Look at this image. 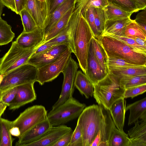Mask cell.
Returning a JSON list of instances; mask_svg holds the SVG:
<instances>
[{
  "label": "cell",
  "instance_id": "74e56055",
  "mask_svg": "<svg viewBox=\"0 0 146 146\" xmlns=\"http://www.w3.org/2000/svg\"><path fill=\"white\" fill-rule=\"evenodd\" d=\"M123 10L135 13L140 10L133 0H108Z\"/></svg>",
  "mask_w": 146,
  "mask_h": 146
},
{
  "label": "cell",
  "instance_id": "e575fe53",
  "mask_svg": "<svg viewBox=\"0 0 146 146\" xmlns=\"http://www.w3.org/2000/svg\"><path fill=\"white\" fill-rule=\"evenodd\" d=\"M19 15L21 18L23 27V32H31L38 27L32 17L25 9L22 10Z\"/></svg>",
  "mask_w": 146,
  "mask_h": 146
},
{
  "label": "cell",
  "instance_id": "ac0fdd59",
  "mask_svg": "<svg viewBox=\"0 0 146 146\" xmlns=\"http://www.w3.org/2000/svg\"><path fill=\"white\" fill-rule=\"evenodd\" d=\"M44 29L38 27L31 32H23L15 41L22 48H31L43 44L44 42Z\"/></svg>",
  "mask_w": 146,
  "mask_h": 146
},
{
  "label": "cell",
  "instance_id": "f546056e",
  "mask_svg": "<svg viewBox=\"0 0 146 146\" xmlns=\"http://www.w3.org/2000/svg\"><path fill=\"white\" fill-rule=\"evenodd\" d=\"M91 41L96 56L102 67L108 73V56L104 49L98 39L94 36L92 38Z\"/></svg>",
  "mask_w": 146,
  "mask_h": 146
},
{
  "label": "cell",
  "instance_id": "e0dca14e",
  "mask_svg": "<svg viewBox=\"0 0 146 146\" xmlns=\"http://www.w3.org/2000/svg\"><path fill=\"white\" fill-rule=\"evenodd\" d=\"M52 127L47 119L39 123L19 138L17 146H25L39 139Z\"/></svg>",
  "mask_w": 146,
  "mask_h": 146
},
{
  "label": "cell",
  "instance_id": "db71d44e",
  "mask_svg": "<svg viewBox=\"0 0 146 146\" xmlns=\"http://www.w3.org/2000/svg\"><path fill=\"white\" fill-rule=\"evenodd\" d=\"M131 38L134 40L143 49L146 50V40L136 37H133Z\"/></svg>",
  "mask_w": 146,
  "mask_h": 146
},
{
  "label": "cell",
  "instance_id": "8992f818",
  "mask_svg": "<svg viewBox=\"0 0 146 146\" xmlns=\"http://www.w3.org/2000/svg\"><path fill=\"white\" fill-rule=\"evenodd\" d=\"M38 68L27 63L4 74L0 84V91H5L21 84L36 82Z\"/></svg>",
  "mask_w": 146,
  "mask_h": 146
},
{
  "label": "cell",
  "instance_id": "ab89813d",
  "mask_svg": "<svg viewBox=\"0 0 146 146\" xmlns=\"http://www.w3.org/2000/svg\"><path fill=\"white\" fill-rule=\"evenodd\" d=\"M109 35L116 38L130 46L137 51L146 54V50L143 49L134 39L125 36H119L111 34H102Z\"/></svg>",
  "mask_w": 146,
  "mask_h": 146
},
{
  "label": "cell",
  "instance_id": "f5cc1de1",
  "mask_svg": "<svg viewBox=\"0 0 146 146\" xmlns=\"http://www.w3.org/2000/svg\"><path fill=\"white\" fill-rule=\"evenodd\" d=\"M141 10L146 8V0H133Z\"/></svg>",
  "mask_w": 146,
  "mask_h": 146
},
{
  "label": "cell",
  "instance_id": "3957f363",
  "mask_svg": "<svg viewBox=\"0 0 146 146\" xmlns=\"http://www.w3.org/2000/svg\"><path fill=\"white\" fill-rule=\"evenodd\" d=\"M102 121L101 111L99 105L94 104L84 109L77 122L82 131L83 146H91L100 131Z\"/></svg>",
  "mask_w": 146,
  "mask_h": 146
},
{
  "label": "cell",
  "instance_id": "7bdbcfd3",
  "mask_svg": "<svg viewBox=\"0 0 146 146\" xmlns=\"http://www.w3.org/2000/svg\"><path fill=\"white\" fill-rule=\"evenodd\" d=\"M69 146H83L82 135L81 129L78 124L73 131Z\"/></svg>",
  "mask_w": 146,
  "mask_h": 146
},
{
  "label": "cell",
  "instance_id": "ee69618b",
  "mask_svg": "<svg viewBox=\"0 0 146 146\" xmlns=\"http://www.w3.org/2000/svg\"><path fill=\"white\" fill-rule=\"evenodd\" d=\"M18 86L8 90L2 96L1 101L9 106L11 102L15 98L17 94Z\"/></svg>",
  "mask_w": 146,
  "mask_h": 146
},
{
  "label": "cell",
  "instance_id": "4fadbf2b",
  "mask_svg": "<svg viewBox=\"0 0 146 146\" xmlns=\"http://www.w3.org/2000/svg\"><path fill=\"white\" fill-rule=\"evenodd\" d=\"M107 73L96 56L90 41L87 57V69L84 74L94 85L104 78Z\"/></svg>",
  "mask_w": 146,
  "mask_h": 146
},
{
  "label": "cell",
  "instance_id": "f35d334b",
  "mask_svg": "<svg viewBox=\"0 0 146 146\" xmlns=\"http://www.w3.org/2000/svg\"><path fill=\"white\" fill-rule=\"evenodd\" d=\"M88 23L94 36L97 38L99 36L95 24L94 8L90 7L81 13Z\"/></svg>",
  "mask_w": 146,
  "mask_h": 146
},
{
  "label": "cell",
  "instance_id": "5b68a950",
  "mask_svg": "<svg viewBox=\"0 0 146 146\" xmlns=\"http://www.w3.org/2000/svg\"><path fill=\"white\" fill-rule=\"evenodd\" d=\"M86 106L72 97L47 113V119L52 126L64 125L78 117Z\"/></svg>",
  "mask_w": 146,
  "mask_h": 146
},
{
  "label": "cell",
  "instance_id": "f6af8a7d",
  "mask_svg": "<svg viewBox=\"0 0 146 146\" xmlns=\"http://www.w3.org/2000/svg\"><path fill=\"white\" fill-rule=\"evenodd\" d=\"M73 132L72 129L61 137L53 146H69Z\"/></svg>",
  "mask_w": 146,
  "mask_h": 146
},
{
  "label": "cell",
  "instance_id": "7a4b0ae2",
  "mask_svg": "<svg viewBox=\"0 0 146 146\" xmlns=\"http://www.w3.org/2000/svg\"><path fill=\"white\" fill-rule=\"evenodd\" d=\"M108 56L119 58L134 64L146 66V54L139 52L118 39L102 35L96 38Z\"/></svg>",
  "mask_w": 146,
  "mask_h": 146
},
{
  "label": "cell",
  "instance_id": "680465c9",
  "mask_svg": "<svg viewBox=\"0 0 146 146\" xmlns=\"http://www.w3.org/2000/svg\"><path fill=\"white\" fill-rule=\"evenodd\" d=\"M137 24L141 28V29L143 30L144 32L146 34V24L144 23H140V22H137Z\"/></svg>",
  "mask_w": 146,
  "mask_h": 146
},
{
  "label": "cell",
  "instance_id": "ffe728a7",
  "mask_svg": "<svg viewBox=\"0 0 146 146\" xmlns=\"http://www.w3.org/2000/svg\"><path fill=\"white\" fill-rule=\"evenodd\" d=\"M126 101L122 98L117 100L111 107L109 111L116 127L119 131L124 132V126L126 112Z\"/></svg>",
  "mask_w": 146,
  "mask_h": 146
},
{
  "label": "cell",
  "instance_id": "6da1fadb",
  "mask_svg": "<svg viewBox=\"0 0 146 146\" xmlns=\"http://www.w3.org/2000/svg\"><path fill=\"white\" fill-rule=\"evenodd\" d=\"M94 88L93 96L96 102L109 110L114 102L124 98L125 89L121 84L119 77L109 72L94 85Z\"/></svg>",
  "mask_w": 146,
  "mask_h": 146
},
{
  "label": "cell",
  "instance_id": "c3c4849f",
  "mask_svg": "<svg viewBox=\"0 0 146 146\" xmlns=\"http://www.w3.org/2000/svg\"><path fill=\"white\" fill-rule=\"evenodd\" d=\"M16 8V13L20 14L21 11L25 8L27 0H14Z\"/></svg>",
  "mask_w": 146,
  "mask_h": 146
},
{
  "label": "cell",
  "instance_id": "d6a6232c",
  "mask_svg": "<svg viewBox=\"0 0 146 146\" xmlns=\"http://www.w3.org/2000/svg\"><path fill=\"white\" fill-rule=\"evenodd\" d=\"M11 28L6 21L0 18V46L9 43L14 38L15 34Z\"/></svg>",
  "mask_w": 146,
  "mask_h": 146
},
{
  "label": "cell",
  "instance_id": "cb8c5ba5",
  "mask_svg": "<svg viewBox=\"0 0 146 146\" xmlns=\"http://www.w3.org/2000/svg\"><path fill=\"white\" fill-rule=\"evenodd\" d=\"M127 110L130 111L128 125L134 123L139 119L146 120V97L126 106V111Z\"/></svg>",
  "mask_w": 146,
  "mask_h": 146
},
{
  "label": "cell",
  "instance_id": "7c38bea8",
  "mask_svg": "<svg viewBox=\"0 0 146 146\" xmlns=\"http://www.w3.org/2000/svg\"><path fill=\"white\" fill-rule=\"evenodd\" d=\"M34 83L29 82L18 86L16 96L9 106V110H15L36 99Z\"/></svg>",
  "mask_w": 146,
  "mask_h": 146
},
{
  "label": "cell",
  "instance_id": "e7e4bbea",
  "mask_svg": "<svg viewBox=\"0 0 146 146\" xmlns=\"http://www.w3.org/2000/svg\"><path fill=\"white\" fill-rule=\"evenodd\" d=\"M0 51H1V50H0Z\"/></svg>",
  "mask_w": 146,
  "mask_h": 146
},
{
  "label": "cell",
  "instance_id": "9c48e42d",
  "mask_svg": "<svg viewBox=\"0 0 146 146\" xmlns=\"http://www.w3.org/2000/svg\"><path fill=\"white\" fill-rule=\"evenodd\" d=\"M72 53L68 48L54 61L38 68L36 82L42 85L56 78L64 70Z\"/></svg>",
  "mask_w": 146,
  "mask_h": 146
},
{
  "label": "cell",
  "instance_id": "9f6ffc18",
  "mask_svg": "<svg viewBox=\"0 0 146 146\" xmlns=\"http://www.w3.org/2000/svg\"><path fill=\"white\" fill-rule=\"evenodd\" d=\"M100 133L99 131L92 142L91 145V146H99L100 143Z\"/></svg>",
  "mask_w": 146,
  "mask_h": 146
},
{
  "label": "cell",
  "instance_id": "8d00e7d4",
  "mask_svg": "<svg viewBox=\"0 0 146 146\" xmlns=\"http://www.w3.org/2000/svg\"><path fill=\"white\" fill-rule=\"evenodd\" d=\"M107 65L108 71L111 69L115 68L141 66L134 64L132 62L124 59L110 56H108Z\"/></svg>",
  "mask_w": 146,
  "mask_h": 146
},
{
  "label": "cell",
  "instance_id": "681fc988",
  "mask_svg": "<svg viewBox=\"0 0 146 146\" xmlns=\"http://www.w3.org/2000/svg\"><path fill=\"white\" fill-rule=\"evenodd\" d=\"M137 22H140L146 24V9L139 13L137 15L134 20Z\"/></svg>",
  "mask_w": 146,
  "mask_h": 146
},
{
  "label": "cell",
  "instance_id": "ba28073f",
  "mask_svg": "<svg viewBox=\"0 0 146 146\" xmlns=\"http://www.w3.org/2000/svg\"><path fill=\"white\" fill-rule=\"evenodd\" d=\"M47 115L44 106H33L26 109L15 120L11 121V127H18L20 133L19 138L35 126L46 119Z\"/></svg>",
  "mask_w": 146,
  "mask_h": 146
},
{
  "label": "cell",
  "instance_id": "be15d7a7",
  "mask_svg": "<svg viewBox=\"0 0 146 146\" xmlns=\"http://www.w3.org/2000/svg\"><path fill=\"white\" fill-rule=\"evenodd\" d=\"M39 0V1H41V2H44V1H46V0Z\"/></svg>",
  "mask_w": 146,
  "mask_h": 146
},
{
  "label": "cell",
  "instance_id": "1f68e13d",
  "mask_svg": "<svg viewBox=\"0 0 146 146\" xmlns=\"http://www.w3.org/2000/svg\"><path fill=\"white\" fill-rule=\"evenodd\" d=\"M116 76L119 77L121 84L125 89L146 84V75L138 76L126 75Z\"/></svg>",
  "mask_w": 146,
  "mask_h": 146
},
{
  "label": "cell",
  "instance_id": "816d5d0a",
  "mask_svg": "<svg viewBox=\"0 0 146 146\" xmlns=\"http://www.w3.org/2000/svg\"><path fill=\"white\" fill-rule=\"evenodd\" d=\"M10 131L12 135L18 138L20 136V133L18 127L16 126L12 127L10 129Z\"/></svg>",
  "mask_w": 146,
  "mask_h": 146
},
{
  "label": "cell",
  "instance_id": "603a6c76",
  "mask_svg": "<svg viewBox=\"0 0 146 146\" xmlns=\"http://www.w3.org/2000/svg\"><path fill=\"white\" fill-rule=\"evenodd\" d=\"M133 20L130 18L106 20L102 34L125 36V29Z\"/></svg>",
  "mask_w": 146,
  "mask_h": 146
},
{
  "label": "cell",
  "instance_id": "4dcf8cb0",
  "mask_svg": "<svg viewBox=\"0 0 146 146\" xmlns=\"http://www.w3.org/2000/svg\"><path fill=\"white\" fill-rule=\"evenodd\" d=\"M0 122L1 139L0 146H11L15 139L12 137L10 131L11 121L1 117Z\"/></svg>",
  "mask_w": 146,
  "mask_h": 146
},
{
  "label": "cell",
  "instance_id": "60d3db41",
  "mask_svg": "<svg viewBox=\"0 0 146 146\" xmlns=\"http://www.w3.org/2000/svg\"><path fill=\"white\" fill-rule=\"evenodd\" d=\"M146 91V84L135 86L125 89L124 98H133L137 96L143 94Z\"/></svg>",
  "mask_w": 146,
  "mask_h": 146
},
{
  "label": "cell",
  "instance_id": "484cf974",
  "mask_svg": "<svg viewBox=\"0 0 146 146\" xmlns=\"http://www.w3.org/2000/svg\"><path fill=\"white\" fill-rule=\"evenodd\" d=\"M75 8L74 7L70 9L51 28L44 36V43L56 36L65 28Z\"/></svg>",
  "mask_w": 146,
  "mask_h": 146
},
{
  "label": "cell",
  "instance_id": "30bf717a",
  "mask_svg": "<svg viewBox=\"0 0 146 146\" xmlns=\"http://www.w3.org/2000/svg\"><path fill=\"white\" fill-rule=\"evenodd\" d=\"M78 68V64L72 58L71 55L62 72L64 75V80L61 93L58 100L52 106V110L57 108L72 97Z\"/></svg>",
  "mask_w": 146,
  "mask_h": 146
},
{
  "label": "cell",
  "instance_id": "7402d4cb",
  "mask_svg": "<svg viewBox=\"0 0 146 146\" xmlns=\"http://www.w3.org/2000/svg\"><path fill=\"white\" fill-rule=\"evenodd\" d=\"M76 1V0H66L49 15L44 28V36L70 9L75 7Z\"/></svg>",
  "mask_w": 146,
  "mask_h": 146
},
{
  "label": "cell",
  "instance_id": "91938a15",
  "mask_svg": "<svg viewBox=\"0 0 146 146\" xmlns=\"http://www.w3.org/2000/svg\"><path fill=\"white\" fill-rule=\"evenodd\" d=\"M5 6L3 5L1 0H0V18L3 12V8Z\"/></svg>",
  "mask_w": 146,
  "mask_h": 146
},
{
  "label": "cell",
  "instance_id": "11a10c76",
  "mask_svg": "<svg viewBox=\"0 0 146 146\" xmlns=\"http://www.w3.org/2000/svg\"><path fill=\"white\" fill-rule=\"evenodd\" d=\"M87 0H76L75 9H79L80 10Z\"/></svg>",
  "mask_w": 146,
  "mask_h": 146
},
{
  "label": "cell",
  "instance_id": "94428289",
  "mask_svg": "<svg viewBox=\"0 0 146 146\" xmlns=\"http://www.w3.org/2000/svg\"><path fill=\"white\" fill-rule=\"evenodd\" d=\"M8 90L3 92H2L1 91H0V101H1L2 96L4 94H5L7 92V91Z\"/></svg>",
  "mask_w": 146,
  "mask_h": 146
},
{
  "label": "cell",
  "instance_id": "9a60e30c",
  "mask_svg": "<svg viewBox=\"0 0 146 146\" xmlns=\"http://www.w3.org/2000/svg\"><path fill=\"white\" fill-rule=\"evenodd\" d=\"M68 48L64 44L56 45L44 52L31 56L27 63L39 68L57 59Z\"/></svg>",
  "mask_w": 146,
  "mask_h": 146
},
{
  "label": "cell",
  "instance_id": "f907efd6",
  "mask_svg": "<svg viewBox=\"0 0 146 146\" xmlns=\"http://www.w3.org/2000/svg\"><path fill=\"white\" fill-rule=\"evenodd\" d=\"M3 5L12 11L16 13L14 0H1Z\"/></svg>",
  "mask_w": 146,
  "mask_h": 146
},
{
  "label": "cell",
  "instance_id": "f1b7e54d",
  "mask_svg": "<svg viewBox=\"0 0 146 146\" xmlns=\"http://www.w3.org/2000/svg\"><path fill=\"white\" fill-rule=\"evenodd\" d=\"M109 72L116 75H126L138 76L146 75V66H128L111 69Z\"/></svg>",
  "mask_w": 146,
  "mask_h": 146
},
{
  "label": "cell",
  "instance_id": "83f0119b",
  "mask_svg": "<svg viewBox=\"0 0 146 146\" xmlns=\"http://www.w3.org/2000/svg\"><path fill=\"white\" fill-rule=\"evenodd\" d=\"M104 9L106 20L130 18L133 13L126 11L109 1Z\"/></svg>",
  "mask_w": 146,
  "mask_h": 146
},
{
  "label": "cell",
  "instance_id": "bcb514c9",
  "mask_svg": "<svg viewBox=\"0 0 146 146\" xmlns=\"http://www.w3.org/2000/svg\"><path fill=\"white\" fill-rule=\"evenodd\" d=\"M66 0H46L48 7V16Z\"/></svg>",
  "mask_w": 146,
  "mask_h": 146
},
{
  "label": "cell",
  "instance_id": "2e32d148",
  "mask_svg": "<svg viewBox=\"0 0 146 146\" xmlns=\"http://www.w3.org/2000/svg\"><path fill=\"white\" fill-rule=\"evenodd\" d=\"M72 129L64 125L52 127L39 139L25 146H53Z\"/></svg>",
  "mask_w": 146,
  "mask_h": 146
},
{
  "label": "cell",
  "instance_id": "52a82bcc",
  "mask_svg": "<svg viewBox=\"0 0 146 146\" xmlns=\"http://www.w3.org/2000/svg\"><path fill=\"white\" fill-rule=\"evenodd\" d=\"M42 44L32 48H25L20 46L15 41L13 42L9 50L0 59V74H6L27 63L31 56Z\"/></svg>",
  "mask_w": 146,
  "mask_h": 146
},
{
  "label": "cell",
  "instance_id": "6f0895ef",
  "mask_svg": "<svg viewBox=\"0 0 146 146\" xmlns=\"http://www.w3.org/2000/svg\"><path fill=\"white\" fill-rule=\"evenodd\" d=\"M8 106L6 104L0 101V118Z\"/></svg>",
  "mask_w": 146,
  "mask_h": 146
},
{
  "label": "cell",
  "instance_id": "277c9868",
  "mask_svg": "<svg viewBox=\"0 0 146 146\" xmlns=\"http://www.w3.org/2000/svg\"><path fill=\"white\" fill-rule=\"evenodd\" d=\"M94 36L86 21L80 12L73 37L75 54L84 74L87 69V60L91 40Z\"/></svg>",
  "mask_w": 146,
  "mask_h": 146
},
{
  "label": "cell",
  "instance_id": "6125c7cd",
  "mask_svg": "<svg viewBox=\"0 0 146 146\" xmlns=\"http://www.w3.org/2000/svg\"><path fill=\"white\" fill-rule=\"evenodd\" d=\"M1 128L0 118V145L1 142Z\"/></svg>",
  "mask_w": 146,
  "mask_h": 146
},
{
  "label": "cell",
  "instance_id": "8fae6325",
  "mask_svg": "<svg viewBox=\"0 0 146 146\" xmlns=\"http://www.w3.org/2000/svg\"><path fill=\"white\" fill-rule=\"evenodd\" d=\"M80 13V11L79 9H74L65 28L56 36L43 44H50L55 45L64 44L75 54L73 37Z\"/></svg>",
  "mask_w": 146,
  "mask_h": 146
},
{
  "label": "cell",
  "instance_id": "d4e9b609",
  "mask_svg": "<svg viewBox=\"0 0 146 146\" xmlns=\"http://www.w3.org/2000/svg\"><path fill=\"white\" fill-rule=\"evenodd\" d=\"M75 86L80 94L87 99L93 95L94 84L81 70L77 71L75 81Z\"/></svg>",
  "mask_w": 146,
  "mask_h": 146
},
{
  "label": "cell",
  "instance_id": "b9f144b4",
  "mask_svg": "<svg viewBox=\"0 0 146 146\" xmlns=\"http://www.w3.org/2000/svg\"><path fill=\"white\" fill-rule=\"evenodd\" d=\"M108 0H87L80 10L81 13L90 7L104 9L108 4Z\"/></svg>",
  "mask_w": 146,
  "mask_h": 146
},
{
  "label": "cell",
  "instance_id": "4316f807",
  "mask_svg": "<svg viewBox=\"0 0 146 146\" xmlns=\"http://www.w3.org/2000/svg\"><path fill=\"white\" fill-rule=\"evenodd\" d=\"M131 143L127 134L119 130L113 121L108 146H131Z\"/></svg>",
  "mask_w": 146,
  "mask_h": 146
},
{
  "label": "cell",
  "instance_id": "d590c367",
  "mask_svg": "<svg viewBox=\"0 0 146 146\" xmlns=\"http://www.w3.org/2000/svg\"><path fill=\"white\" fill-rule=\"evenodd\" d=\"M95 24L99 36L103 33L106 21L104 9L94 8Z\"/></svg>",
  "mask_w": 146,
  "mask_h": 146
},
{
  "label": "cell",
  "instance_id": "5bb4252c",
  "mask_svg": "<svg viewBox=\"0 0 146 146\" xmlns=\"http://www.w3.org/2000/svg\"><path fill=\"white\" fill-rule=\"evenodd\" d=\"M25 9L32 17L38 27L44 29L48 17L46 1L27 0Z\"/></svg>",
  "mask_w": 146,
  "mask_h": 146
},
{
  "label": "cell",
  "instance_id": "44dd1931",
  "mask_svg": "<svg viewBox=\"0 0 146 146\" xmlns=\"http://www.w3.org/2000/svg\"><path fill=\"white\" fill-rule=\"evenodd\" d=\"M99 105L102 115V124L100 131L101 142L99 146H108L113 120L109 111L102 106Z\"/></svg>",
  "mask_w": 146,
  "mask_h": 146
},
{
  "label": "cell",
  "instance_id": "836d02e7",
  "mask_svg": "<svg viewBox=\"0 0 146 146\" xmlns=\"http://www.w3.org/2000/svg\"><path fill=\"white\" fill-rule=\"evenodd\" d=\"M124 35L125 36L131 38L136 37L146 40V34L134 20L127 26Z\"/></svg>",
  "mask_w": 146,
  "mask_h": 146
},
{
  "label": "cell",
  "instance_id": "7dc6e473",
  "mask_svg": "<svg viewBox=\"0 0 146 146\" xmlns=\"http://www.w3.org/2000/svg\"><path fill=\"white\" fill-rule=\"evenodd\" d=\"M55 46L56 45L50 44L42 43L37 48L31 56H33L44 52Z\"/></svg>",
  "mask_w": 146,
  "mask_h": 146
},
{
  "label": "cell",
  "instance_id": "d6986e66",
  "mask_svg": "<svg viewBox=\"0 0 146 146\" xmlns=\"http://www.w3.org/2000/svg\"><path fill=\"white\" fill-rule=\"evenodd\" d=\"M134 123L128 131L131 146H146V120H138Z\"/></svg>",
  "mask_w": 146,
  "mask_h": 146
}]
</instances>
